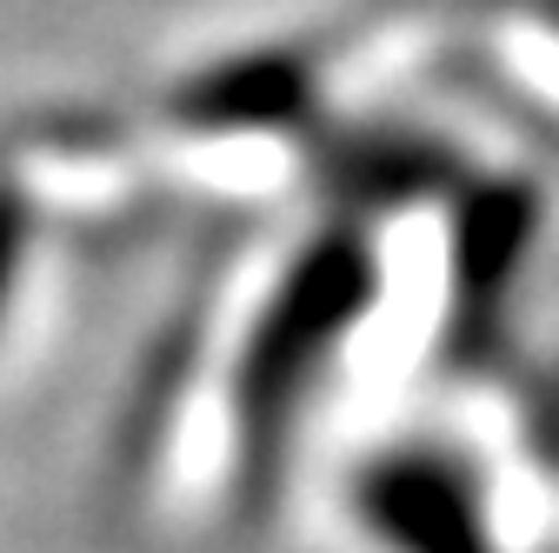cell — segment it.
I'll return each mask as SVG.
<instances>
[{
	"mask_svg": "<svg viewBox=\"0 0 559 553\" xmlns=\"http://www.w3.org/2000/svg\"><path fill=\"white\" fill-rule=\"evenodd\" d=\"M380 267L367 254L360 234H320L266 294L247 354L234 374V421H240V447L247 460H273L280 434H287L300 393L313 387V374L333 361V348L354 333L373 307Z\"/></svg>",
	"mask_w": 559,
	"mask_h": 553,
	"instance_id": "6da1fadb",
	"label": "cell"
},
{
	"mask_svg": "<svg viewBox=\"0 0 559 553\" xmlns=\"http://www.w3.org/2000/svg\"><path fill=\"white\" fill-rule=\"evenodd\" d=\"M21 240H27V227H21V200H14V187H0V314H8L14 273H21Z\"/></svg>",
	"mask_w": 559,
	"mask_h": 553,
	"instance_id": "3957f363",
	"label": "cell"
},
{
	"mask_svg": "<svg viewBox=\"0 0 559 553\" xmlns=\"http://www.w3.org/2000/svg\"><path fill=\"white\" fill-rule=\"evenodd\" d=\"M354 514L386 553H500L479 487L433 447H393L354 473Z\"/></svg>",
	"mask_w": 559,
	"mask_h": 553,
	"instance_id": "7a4b0ae2",
	"label": "cell"
}]
</instances>
